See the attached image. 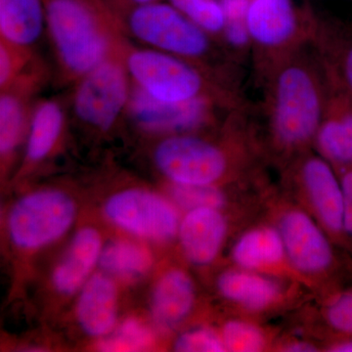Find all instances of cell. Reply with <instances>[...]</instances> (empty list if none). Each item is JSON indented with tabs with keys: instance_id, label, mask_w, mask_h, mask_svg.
<instances>
[{
	"instance_id": "cell-1",
	"label": "cell",
	"mask_w": 352,
	"mask_h": 352,
	"mask_svg": "<svg viewBox=\"0 0 352 352\" xmlns=\"http://www.w3.org/2000/svg\"><path fill=\"white\" fill-rule=\"evenodd\" d=\"M266 115L275 144L285 151L314 141L325 113L330 87L320 59L298 50L267 68Z\"/></svg>"
},
{
	"instance_id": "cell-2",
	"label": "cell",
	"mask_w": 352,
	"mask_h": 352,
	"mask_svg": "<svg viewBox=\"0 0 352 352\" xmlns=\"http://www.w3.org/2000/svg\"><path fill=\"white\" fill-rule=\"evenodd\" d=\"M46 25L62 66L82 78L112 57L105 21L90 0H44Z\"/></svg>"
},
{
	"instance_id": "cell-3",
	"label": "cell",
	"mask_w": 352,
	"mask_h": 352,
	"mask_svg": "<svg viewBox=\"0 0 352 352\" xmlns=\"http://www.w3.org/2000/svg\"><path fill=\"white\" fill-rule=\"evenodd\" d=\"M76 215V203L65 192L54 189L32 192L16 201L9 212V237L19 249L36 251L63 237Z\"/></svg>"
},
{
	"instance_id": "cell-4",
	"label": "cell",
	"mask_w": 352,
	"mask_h": 352,
	"mask_svg": "<svg viewBox=\"0 0 352 352\" xmlns=\"http://www.w3.org/2000/svg\"><path fill=\"white\" fill-rule=\"evenodd\" d=\"M126 68L136 87L156 100L185 103L210 97L207 82L196 67L163 51H132Z\"/></svg>"
},
{
	"instance_id": "cell-5",
	"label": "cell",
	"mask_w": 352,
	"mask_h": 352,
	"mask_svg": "<svg viewBox=\"0 0 352 352\" xmlns=\"http://www.w3.org/2000/svg\"><path fill=\"white\" fill-rule=\"evenodd\" d=\"M131 34L153 50L185 60L200 59L210 51V34L183 15L173 4H141L129 19Z\"/></svg>"
},
{
	"instance_id": "cell-6",
	"label": "cell",
	"mask_w": 352,
	"mask_h": 352,
	"mask_svg": "<svg viewBox=\"0 0 352 352\" xmlns=\"http://www.w3.org/2000/svg\"><path fill=\"white\" fill-rule=\"evenodd\" d=\"M154 160L171 184L217 185L231 168L230 157L221 146L189 133L164 138Z\"/></svg>"
},
{
	"instance_id": "cell-7",
	"label": "cell",
	"mask_w": 352,
	"mask_h": 352,
	"mask_svg": "<svg viewBox=\"0 0 352 352\" xmlns=\"http://www.w3.org/2000/svg\"><path fill=\"white\" fill-rule=\"evenodd\" d=\"M113 224L142 240L166 242L177 236L179 208L173 201L144 189H127L113 194L104 206Z\"/></svg>"
},
{
	"instance_id": "cell-8",
	"label": "cell",
	"mask_w": 352,
	"mask_h": 352,
	"mask_svg": "<svg viewBox=\"0 0 352 352\" xmlns=\"http://www.w3.org/2000/svg\"><path fill=\"white\" fill-rule=\"evenodd\" d=\"M277 228L294 271L305 277H321L339 266L333 238L314 215L302 208H287L280 214Z\"/></svg>"
},
{
	"instance_id": "cell-9",
	"label": "cell",
	"mask_w": 352,
	"mask_h": 352,
	"mask_svg": "<svg viewBox=\"0 0 352 352\" xmlns=\"http://www.w3.org/2000/svg\"><path fill=\"white\" fill-rule=\"evenodd\" d=\"M127 74L126 66L111 57L83 76L74 100L78 117L102 131L110 129L129 104Z\"/></svg>"
},
{
	"instance_id": "cell-10",
	"label": "cell",
	"mask_w": 352,
	"mask_h": 352,
	"mask_svg": "<svg viewBox=\"0 0 352 352\" xmlns=\"http://www.w3.org/2000/svg\"><path fill=\"white\" fill-rule=\"evenodd\" d=\"M247 25L268 67L298 50L305 34L292 0H250Z\"/></svg>"
},
{
	"instance_id": "cell-11",
	"label": "cell",
	"mask_w": 352,
	"mask_h": 352,
	"mask_svg": "<svg viewBox=\"0 0 352 352\" xmlns=\"http://www.w3.org/2000/svg\"><path fill=\"white\" fill-rule=\"evenodd\" d=\"M296 175L316 219L333 240L352 251L344 232V190L335 166L321 155H310L298 164Z\"/></svg>"
},
{
	"instance_id": "cell-12",
	"label": "cell",
	"mask_w": 352,
	"mask_h": 352,
	"mask_svg": "<svg viewBox=\"0 0 352 352\" xmlns=\"http://www.w3.org/2000/svg\"><path fill=\"white\" fill-rule=\"evenodd\" d=\"M127 106L139 126L159 133H189L206 126L214 113L210 97L168 103L148 96L138 87L131 92Z\"/></svg>"
},
{
	"instance_id": "cell-13",
	"label": "cell",
	"mask_w": 352,
	"mask_h": 352,
	"mask_svg": "<svg viewBox=\"0 0 352 352\" xmlns=\"http://www.w3.org/2000/svg\"><path fill=\"white\" fill-rule=\"evenodd\" d=\"M222 208H200L185 212L180 219L177 237L190 263L207 266L217 258L228 232Z\"/></svg>"
},
{
	"instance_id": "cell-14",
	"label": "cell",
	"mask_w": 352,
	"mask_h": 352,
	"mask_svg": "<svg viewBox=\"0 0 352 352\" xmlns=\"http://www.w3.org/2000/svg\"><path fill=\"white\" fill-rule=\"evenodd\" d=\"M217 288L224 300L248 311L271 309L284 298L283 285L274 275L236 266L219 275Z\"/></svg>"
},
{
	"instance_id": "cell-15",
	"label": "cell",
	"mask_w": 352,
	"mask_h": 352,
	"mask_svg": "<svg viewBox=\"0 0 352 352\" xmlns=\"http://www.w3.org/2000/svg\"><path fill=\"white\" fill-rule=\"evenodd\" d=\"M314 142L336 170L352 166V102L331 87Z\"/></svg>"
},
{
	"instance_id": "cell-16",
	"label": "cell",
	"mask_w": 352,
	"mask_h": 352,
	"mask_svg": "<svg viewBox=\"0 0 352 352\" xmlns=\"http://www.w3.org/2000/svg\"><path fill=\"white\" fill-rule=\"evenodd\" d=\"M103 244L99 231L92 227L80 229L52 273L58 293L73 295L82 288L99 263Z\"/></svg>"
},
{
	"instance_id": "cell-17",
	"label": "cell",
	"mask_w": 352,
	"mask_h": 352,
	"mask_svg": "<svg viewBox=\"0 0 352 352\" xmlns=\"http://www.w3.org/2000/svg\"><path fill=\"white\" fill-rule=\"evenodd\" d=\"M76 317L88 335L104 338L112 333L118 319V288L105 273L92 275L80 289Z\"/></svg>"
},
{
	"instance_id": "cell-18",
	"label": "cell",
	"mask_w": 352,
	"mask_h": 352,
	"mask_svg": "<svg viewBox=\"0 0 352 352\" xmlns=\"http://www.w3.org/2000/svg\"><path fill=\"white\" fill-rule=\"evenodd\" d=\"M231 258L236 267L270 275L289 265L277 226H261L245 231L234 243Z\"/></svg>"
},
{
	"instance_id": "cell-19",
	"label": "cell",
	"mask_w": 352,
	"mask_h": 352,
	"mask_svg": "<svg viewBox=\"0 0 352 352\" xmlns=\"http://www.w3.org/2000/svg\"><path fill=\"white\" fill-rule=\"evenodd\" d=\"M195 300V284L191 276L186 271L173 268L159 278L153 289V317L162 327H175L191 314Z\"/></svg>"
},
{
	"instance_id": "cell-20",
	"label": "cell",
	"mask_w": 352,
	"mask_h": 352,
	"mask_svg": "<svg viewBox=\"0 0 352 352\" xmlns=\"http://www.w3.org/2000/svg\"><path fill=\"white\" fill-rule=\"evenodd\" d=\"M317 43L329 85L352 102V24L322 28Z\"/></svg>"
},
{
	"instance_id": "cell-21",
	"label": "cell",
	"mask_w": 352,
	"mask_h": 352,
	"mask_svg": "<svg viewBox=\"0 0 352 352\" xmlns=\"http://www.w3.org/2000/svg\"><path fill=\"white\" fill-rule=\"evenodd\" d=\"M46 25L44 0H0L1 41L28 50Z\"/></svg>"
},
{
	"instance_id": "cell-22",
	"label": "cell",
	"mask_w": 352,
	"mask_h": 352,
	"mask_svg": "<svg viewBox=\"0 0 352 352\" xmlns=\"http://www.w3.org/2000/svg\"><path fill=\"white\" fill-rule=\"evenodd\" d=\"M99 265L113 279L133 281L151 270L152 252L135 241L116 239L104 245Z\"/></svg>"
},
{
	"instance_id": "cell-23",
	"label": "cell",
	"mask_w": 352,
	"mask_h": 352,
	"mask_svg": "<svg viewBox=\"0 0 352 352\" xmlns=\"http://www.w3.org/2000/svg\"><path fill=\"white\" fill-rule=\"evenodd\" d=\"M30 87V78L14 85L0 97V153L2 157L10 156L19 145L27 120L24 90Z\"/></svg>"
},
{
	"instance_id": "cell-24",
	"label": "cell",
	"mask_w": 352,
	"mask_h": 352,
	"mask_svg": "<svg viewBox=\"0 0 352 352\" xmlns=\"http://www.w3.org/2000/svg\"><path fill=\"white\" fill-rule=\"evenodd\" d=\"M64 126L63 111L54 101L39 104L32 115L28 138L27 159L38 162L47 157L59 140Z\"/></svg>"
},
{
	"instance_id": "cell-25",
	"label": "cell",
	"mask_w": 352,
	"mask_h": 352,
	"mask_svg": "<svg viewBox=\"0 0 352 352\" xmlns=\"http://www.w3.org/2000/svg\"><path fill=\"white\" fill-rule=\"evenodd\" d=\"M154 342V335L147 326L138 319L129 318L102 338L98 349L111 352L144 351L151 349Z\"/></svg>"
},
{
	"instance_id": "cell-26",
	"label": "cell",
	"mask_w": 352,
	"mask_h": 352,
	"mask_svg": "<svg viewBox=\"0 0 352 352\" xmlns=\"http://www.w3.org/2000/svg\"><path fill=\"white\" fill-rule=\"evenodd\" d=\"M170 2L208 34H223L226 18L219 0H170Z\"/></svg>"
},
{
	"instance_id": "cell-27",
	"label": "cell",
	"mask_w": 352,
	"mask_h": 352,
	"mask_svg": "<svg viewBox=\"0 0 352 352\" xmlns=\"http://www.w3.org/2000/svg\"><path fill=\"white\" fill-rule=\"evenodd\" d=\"M222 340L226 351L258 352L263 351L266 346L265 333L256 324L232 319L227 321L222 327Z\"/></svg>"
},
{
	"instance_id": "cell-28",
	"label": "cell",
	"mask_w": 352,
	"mask_h": 352,
	"mask_svg": "<svg viewBox=\"0 0 352 352\" xmlns=\"http://www.w3.org/2000/svg\"><path fill=\"white\" fill-rule=\"evenodd\" d=\"M170 195L176 207L185 212L200 208H222L226 201L217 185L171 184Z\"/></svg>"
},
{
	"instance_id": "cell-29",
	"label": "cell",
	"mask_w": 352,
	"mask_h": 352,
	"mask_svg": "<svg viewBox=\"0 0 352 352\" xmlns=\"http://www.w3.org/2000/svg\"><path fill=\"white\" fill-rule=\"evenodd\" d=\"M323 315L336 337H352V288L336 291L326 302Z\"/></svg>"
},
{
	"instance_id": "cell-30",
	"label": "cell",
	"mask_w": 352,
	"mask_h": 352,
	"mask_svg": "<svg viewBox=\"0 0 352 352\" xmlns=\"http://www.w3.org/2000/svg\"><path fill=\"white\" fill-rule=\"evenodd\" d=\"M175 351L180 352L226 351L221 335L214 329L197 327L178 336Z\"/></svg>"
},
{
	"instance_id": "cell-31",
	"label": "cell",
	"mask_w": 352,
	"mask_h": 352,
	"mask_svg": "<svg viewBox=\"0 0 352 352\" xmlns=\"http://www.w3.org/2000/svg\"><path fill=\"white\" fill-rule=\"evenodd\" d=\"M27 50L15 47L1 41L0 43V87L1 91L10 88L19 78L21 69L24 66Z\"/></svg>"
},
{
	"instance_id": "cell-32",
	"label": "cell",
	"mask_w": 352,
	"mask_h": 352,
	"mask_svg": "<svg viewBox=\"0 0 352 352\" xmlns=\"http://www.w3.org/2000/svg\"><path fill=\"white\" fill-rule=\"evenodd\" d=\"M344 190V232L352 243V166L337 170Z\"/></svg>"
},
{
	"instance_id": "cell-33",
	"label": "cell",
	"mask_w": 352,
	"mask_h": 352,
	"mask_svg": "<svg viewBox=\"0 0 352 352\" xmlns=\"http://www.w3.org/2000/svg\"><path fill=\"white\" fill-rule=\"evenodd\" d=\"M219 1L226 14V27L227 25H247L250 0H219Z\"/></svg>"
},
{
	"instance_id": "cell-34",
	"label": "cell",
	"mask_w": 352,
	"mask_h": 352,
	"mask_svg": "<svg viewBox=\"0 0 352 352\" xmlns=\"http://www.w3.org/2000/svg\"><path fill=\"white\" fill-rule=\"evenodd\" d=\"M285 351L289 352H312L317 351V347L305 340H296L284 346Z\"/></svg>"
},
{
	"instance_id": "cell-35",
	"label": "cell",
	"mask_w": 352,
	"mask_h": 352,
	"mask_svg": "<svg viewBox=\"0 0 352 352\" xmlns=\"http://www.w3.org/2000/svg\"><path fill=\"white\" fill-rule=\"evenodd\" d=\"M132 1L138 3V6H141V4L151 3V2L156 1V0H132Z\"/></svg>"
}]
</instances>
